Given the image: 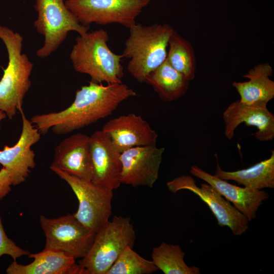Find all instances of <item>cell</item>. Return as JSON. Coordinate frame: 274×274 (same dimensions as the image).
I'll use <instances>...</instances> for the list:
<instances>
[{
    "mask_svg": "<svg viewBox=\"0 0 274 274\" xmlns=\"http://www.w3.org/2000/svg\"><path fill=\"white\" fill-rule=\"evenodd\" d=\"M0 39L6 48L8 63L0 80V114L12 119L22 110L24 97L31 86L33 64L22 53L23 37L10 28L0 25Z\"/></svg>",
    "mask_w": 274,
    "mask_h": 274,
    "instance_id": "cell-4",
    "label": "cell"
},
{
    "mask_svg": "<svg viewBox=\"0 0 274 274\" xmlns=\"http://www.w3.org/2000/svg\"><path fill=\"white\" fill-rule=\"evenodd\" d=\"M109 35L104 29L79 35L70 53L74 70L88 75L97 83H122L124 76L122 54L114 53L108 45Z\"/></svg>",
    "mask_w": 274,
    "mask_h": 274,
    "instance_id": "cell-2",
    "label": "cell"
},
{
    "mask_svg": "<svg viewBox=\"0 0 274 274\" xmlns=\"http://www.w3.org/2000/svg\"><path fill=\"white\" fill-rule=\"evenodd\" d=\"M164 150L152 145L133 147L122 152L121 183L152 187L158 178Z\"/></svg>",
    "mask_w": 274,
    "mask_h": 274,
    "instance_id": "cell-11",
    "label": "cell"
},
{
    "mask_svg": "<svg viewBox=\"0 0 274 274\" xmlns=\"http://www.w3.org/2000/svg\"><path fill=\"white\" fill-rule=\"evenodd\" d=\"M136 92L122 83H97L90 81L76 92L73 103L55 112L33 116L30 121L41 134L51 129L57 135H64L84 128L110 115L119 105Z\"/></svg>",
    "mask_w": 274,
    "mask_h": 274,
    "instance_id": "cell-1",
    "label": "cell"
},
{
    "mask_svg": "<svg viewBox=\"0 0 274 274\" xmlns=\"http://www.w3.org/2000/svg\"><path fill=\"white\" fill-rule=\"evenodd\" d=\"M270 157L247 168L225 171L218 162L214 176L225 181H233L248 188L261 190L274 188V150Z\"/></svg>",
    "mask_w": 274,
    "mask_h": 274,
    "instance_id": "cell-20",
    "label": "cell"
},
{
    "mask_svg": "<svg viewBox=\"0 0 274 274\" xmlns=\"http://www.w3.org/2000/svg\"><path fill=\"white\" fill-rule=\"evenodd\" d=\"M90 136L82 133L64 139L54 149L51 166L78 178L91 181L92 167Z\"/></svg>",
    "mask_w": 274,
    "mask_h": 274,
    "instance_id": "cell-16",
    "label": "cell"
},
{
    "mask_svg": "<svg viewBox=\"0 0 274 274\" xmlns=\"http://www.w3.org/2000/svg\"><path fill=\"white\" fill-rule=\"evenodd\" d=\"M166 59L170 64L188 80L195 77L196 62L191 44L175 30L168 41Z\"/></svg>",
    "mask_w": 274,
    "mask_h": 274,
    "instance_id": "cell-23",
    "label": "cell"
},
{
    "mask_svg": "<svg viewBox=\"0 0 274 274\" xmlns=\"http://www.w3.org/2000/svg\"><path fill=\"white\" fill-rule=\"evenodd\" d=\"M65 1L35 0L38 17L33 26L44 37L43 45L36 52L40 58H46L55 51L70 31L81 35L89 30V26L81 24L68 10Z\"/></svg>",
    "mask_w": 274,
    "mask_h": 274,
    "instance_id": "cell-6",
    "label": "cell"
},
{
    "mask_svg": "<svg viewBox=\"0 0 274 274\" xmlns=\"http://www.w3.org/2000/svg\"><path fill=\"white\" fill-rule=\"evenodd\" d=\"M135 238L130 218L114 216L96 233L89 252L78 262L81 274H107L124 249L133 247Z\"/></svg>",
    "mask_w": 274,
    "mask_h": 274,
    "instance_id": "cell-5",
    "label": "cell"
},
{
    "mask_svg": "<svg viewBox=\"0 0 274 274\" xmlns=\"http://www.w3.org/2000/svg\"><path fill=\"white\" fill-rule=\"evenodd\" d=\"M150 0H66L65 5L82 25L117 23L130 28Z\"/></svg>",
    "mask_w": 274,
    "mask_h": 274,
    "instance_id": "cell-8",
    "label": "cell"
},
{
    "mask_svg": "<svg viewBox=\"0 0 274 274\" xmlns=\"http://www.w3.org/2000/svg\"><path fill=\"white\" fill-rule=\"evenodd\" d=\"M33 258L27 265L18 264L14 260L7 268L8 274H81L75 258L62 251L45 248L42 251L30 254Z\"/></svg>",
    "mask_w": 274,
    "mask_h": 274,
    "instance_id": "cell-18",
    "label": "cell"
},
{
    "mask_svg": "<svg viewBox=\"0 0 274 274\" xmlns=\"http://www.w3.org/2000/svg\"><path fill=\"white\" fill-rule=\"evenodd\" d=\"M22 127L20 138L12 147L5 146L0 150V164L9 173L12 185L25 181L30 170L36 166L35 153L31 147L39 142L41 134L23 113Z\"/></svg>",
    "mask_w": 274,
    "mask_h": 274,
    "instance_id": "cell-12",
    "label": "cell"
},
{
    "mask_svg": "<svg viewBox=\"0 0 274 274\" xmlns=\"http://www.w3.org/2000/svg\"><path fill=\"white\" fill-rule=\"evenodd\" d=\"M50 168L69 185L77 196L79 206L74 216L96 233L109 221L113 190L100 187L91 181L78 178L54 167L50 166Z\"/></svg>",
    "mask_w": 274,
    "mask_h": 274,
    "instance_id": "cell-7",
    "label": "cell"
},
{
    "mask_svg": "<svg viewBox=\"0 0 274 274\" xmlns=\"http://www.w3.org/2000/svg\"><path fill=\"white\" fill-rule=\"evenodd\" d=\"M101 130L121 153L133 147L156 145L158 138L149 123L134 113L110 120Z\"/></svg>",
    "mask_w": 274,
    "mask_h": 274,
    "instance_id": "cell-14",
    "label": "cell"
},
{
    "mask_svg": "<svg viewBox=\"0 0 274 274\" xmlns=\"http://www.w3.org/2000/svg\"><path fill=\"white\" fill-rule=\"evenodd\" d=\"M166 186L173 193L187 190L196 194L208 206L218 224L221 227L227 226L234 235H241L249 228L247 218L212 185L203 183L198 187L192 177L182 175L168 181Z\"/></svg>",
    "mask_w": 274,
    "mask_h": 274,
    "instance_id": "cell-10",
    "label": "cell"
},
{
    "mask_svg": "<svg viewBox=\"0 0 274 274\" xmlns=\"http://www.w3.org/2000/svg\"><path fill=\"white\" fill-rule=\"evenodd\" d=\"M158 268L152 260L144 258L127 247L108 271L107 274H149Z\"/></svg>",
    "mask_w": 274,
    "mask_h": 274,
    "instance_id": "cell-24",
    "label": "cell"
},
{
    "mask_svg": "<svg viewBox=\"0 0 274 274\" xmlns=\"http://www.w3.org/2000/svg\"><path fill=\"white\" fill-rule=\"evenodd\" d=\"M190 81L165 61L146 77L145 82L151 85L163 101L171 102L184 95Z\"/></svg>",
    "mask_w": 274,
    "mask_h": 274,
    "instance_id": "cell-21",
    "label": "cell"
},
{
    "mask_svg": "<svg viewBox=\"0 0 274 274\" xmlns=\"http://www.w3.org/2000/svg\"><path fill=\"white\" fill-rule=\"evenodd\" d=\"M129 29L122 55L129 60L128 72L138 82H145L148 75L166 59L174 29L166 23L144 25L136 22Z\"/></svg>",
    "mask_w": 274,
    "mask_h": 274,
    "instance_id": "cell-3",
    "label": "cell"
},
{
    "mask_svg": "<svg viewBox=\"0 0 274 274\" xmlns=\"http://www.w3.org/2000/svg\"><path fill=\"white\" fill-rule=\"evenodd\" d=\"M272 74V67L269 63H259L243 76L249 79L248 81L233 82L232 85L239 94L240 101L267 107L274 97V82L270 79Z\"/></svg>",
    "mask_w": 274,
    "mask_h": 274,
    "instance_id": "cell-19",
    "label": "cell"
},
{
    "mask_svg": "<svg viewBox=\"0 0 274 274\" xmlns=\"http://www.w3.org/2000/svg\"><path fill=\"white\" fill-rule=\"evenodd\" d=\"M185 253L178 245L162 243L153 249L152 261L164 274H199L198 267L185 262Z\"/></svg>",
    "mask_w": 274,
    "mask_h": 274,
    "instance_id": "cell-22",
    "label": "cell"
},
{
    "mask_svg": "<svg viewBox=\"0 0 274 274\" xmlns=\"http://www.w3.org/2000/svg\"><path fill=\"white\" fill-rule=\"evenodd\" d=\"M30 252L24 250L9 238L4 229L0 214V257L4 255L11 256L14 260L23 256H28Z\"/></svg>",
    "mask_w": 274,
    "mask_h": 274,
    "instance_id": "cell-25",
    "label": "cell"
},
{
    "mask_svg": "<svg viewBox=\"0 0 274 274\" xmlns=\"http://www.w3.org/2000/svg\"><path fill=\"white\" fill-rule=\"evenodd\" d=\"M92 167L91 181L101 188L114 190L121 183V153L102 130L95 131L89 139Z\"/></svg>",
    "mask_w": 274,
    "mask_h": 274,
    "instance_id": "cell-13",
    "label": "cell"
},
{
    "mask_svg": "<svg viewBox=\"0 0 274 274\" xmlns=\"http://www.w3.org/2000/svg\"><path fill=\"white\" fill-rule=\"evenodd\" d=\"M223 119L224 134L229 140L233 139L236 128L243 123L256 127L255 137L259 141H271L274 138V115L267 107L247 105L237 100L223 112Z\"/></svg>",
    "mask_w": 274,
    "mask_h": 274,
    "instance_id": "cell-15",
    "label": "cell"
},
{
    "mask_svg": "<svg viewBox=\"0 0 274 274\" xmlns=\"http://www.w3.org/2000/svg\"><path fill=\"white\" fill-rule=\"evenodd\" d=\"M12 181L7 170L2 167L0 170V199H2L11 191Z\"/></svg>",
    "mask_w": 274,
    "mask_h": 274,
    "instance_id": "cell-26",
    "label": "cell"
},
{
    "mask_svg": "<svg viewBox=\"0 0 274 274\" xmlns=\"http://www.w3.org/2000/svg\"><path fill=\"white\" fill-rule=\"evenodd\" d=\"M191 174L212 185L226 199L244 215L249 221L256 217L257 210L269 194L261 190L241 187L205 172L196 165L191 166Z\"/></svg>",
    "mask_w": 274,
    "mask_h": 274,
    "instance_id": "cell-17",
    "label": "cell"
},
{
    "mask_svg": "<svg viewBox=\"0 0 274 274\" xmlns=\"http://www.w3.org/2000/svg\"><path fill=\"white\" fill-rule=\"evenodd\" d=\"M40 222L46 237L45 248L63 252L75 259L87 255L96 235L73 214L57 218L41 215Z\"/></svg>",
    "mask_w": 274,
    "mask_h": 274,
    "instance_id": "cell-9",
    "label": "cell"
}]
</instances>
